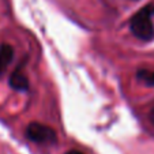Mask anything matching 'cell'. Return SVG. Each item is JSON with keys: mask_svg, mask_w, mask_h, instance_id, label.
<instances>
[{"mask_svg": "<svg viewBox=\"0 0 154 154\" xmlns=\"http://www.w3.org/2000/svg\"><path fill=\"white\" fill-rule=\"evenodd\" d=\"M10 86L15 90H27V87H29V79L27 76L22 72V70H15L14 72L11 74L10 76Z\"/></svg>", "mask_w": 154, "mask_h": 154, "instance_id": "4", "label": "cell"}, {"mask_svg": "<svg viewBox=\"0 0 154 154\" xmlns=\"http://www.w3.org/2000/svg\"><path fill=\"white\" fill-rule=\"evenodd\" d=\"M14 57V48L8 44H2L0 45V75H3L4 71L10 66Z\"/></svg>", "mask_w": 154, "mask_h": 154, "instance_id": "3", "label": "cell"}, {"mask_svg": "<svg viewBox=\"0 0 154 154\" xmlns=\"http://www.w3.org/2000/svg\"><path fill=\"white\" fill-rule=\"evenodd\" d=\"M149 120H150L151 124L154 125V105H153V108L150 109V112H149Z\"/></svg>", "mask_w": 154, "mask_h": 154, "instance_id": "6", "label": "cell"}, {"mask_svg": "<svg viewBox=\"0 0 154 154\" xmlns=\"http://www.w3.org/2000/svg\"><path fill=\"white\" fill-rule=\"evenodd\" d=\"M26 135L30 140L40 145H55L57 142L55 130L41 123H30L26 128Z\"/></svg>", "mask_w": 154, "mask_h": 154, "instance_id": "2", "label": "cell"}, {"mask_svg": "<svg viewBox=\"0 0 154 154\" xmlns=\"http://www.w3.org/2000/svg\"><path fill=\"white\" fill-rule=\"evenodd\" d=\"M154 14V6L143 7L131 18L130 27L132 34L143 41H150L154 38V25L151 22V15Z\"/></svg>", "mask_w": 154, "mask_h": 154, "instance_id": "1", "label": "cell"}, {"mask_svg": "<svg viewBox=\"0 0 154 154\" xmlns=\"http://www.w3.org/2000/svg\"><path fill=\"white\" fill-rule=\"evenodd\" d=\"M67 154H85V153H82V151H79V150H70Z\"/></svg>", "mask_w": 154, "mask_h": 154, "instance_id": "7", "label": "cell"}, {"mask_svg": "<svg viewBox=\"0 0 154 154\" xmlns=\"http://www.w3.org/2000/svg\"><path fill=\"white\" fill-rule=\"evenodd\" d=\"M139 81H142L147 86H154V71L153 70H139L137 72Z\"/></svg>", "mask_w": 154, "mask_h": 154, "instance_id": "5", "label": "cell"}]
</instances>
